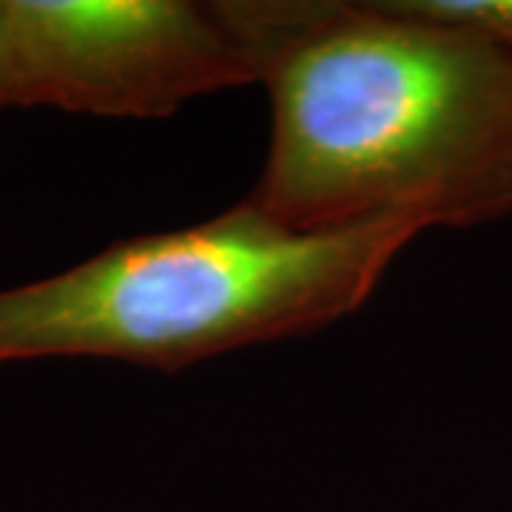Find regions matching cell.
Here are the masks:
<instances>
[{"mask_svg":"<svg viewBox=\"0 0 512 512\" xmlns=\"http://www.w3.org/2000/svg\"><path fill=\"white\" fill-rule=\"evenodd\" d=\"M271 103L245 200L293 231L512 217V49L399 0H217Z\"/></svg>","mask_w":512,"mask_h":512,"instance_id":"obj_1","label":"cell"},{"mask_svg":"<svg viewBox=\"0 0 512 512\" xmlns=\"http://www.w3.org/2000/svg\"><path fill=\"white\" fill-rule=\"evenodd\" d=\"M404 222L293 231L242 200L177 231L111 242L0 291V365L114 359L177 373L362 311L419 237Z\"/></svg>","mask_w":512,"mask_h":512,"instance_id":"obj_2","label":"cell"},{"mask_svg":"<svg viewBox=\"0 0 512 512\" xmlns=\"http://www.w3.org/2000/svg\"><path fill=\"white\" fill-rule=\"evenodd\" d=\"M12 106L160 120L256 83L217 3L3 0Z\"/></svg>","mask_w":512,"mask_h":512,"instance_id":"obj_3","label":"cell"},{"mask_svg":"<svg viewBox=\"0 0 512 512\" xmlns=\"http://www.w3.org/2000/svg\"><path fill=\"white\" fill-rule=\"evenodd\" d=\"M407 12L450 23L512 49V0H399Z\"/></svg>","mask_w":512,"mask_h":512,"instance_id":"obj_4","label":"cell"},{"mask_svg":"<svg viewBox=\"0 0 512 512\" xmlns=\"http://www.w3.org/2000/svg\"><path fill=\"white\" fill-rule=\"evenodd\" d=\"M12 109V72H9V37H6V15L0 0V111Z\"/></svg>","mask_w":512,"mask_h":512,"instance_id":"obj_5","label":"cell"}]
</instances>
